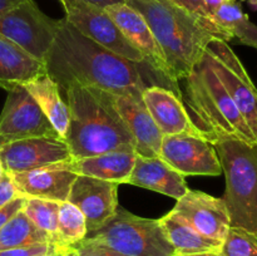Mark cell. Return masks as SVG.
I'll return each instance as SVG.
<instances>
[{"mask_svg":"<svg viewBox=\"0 0 257 256\" xmlns=\"http://www.w3.org/2000/svg\"><path fill=\"white\" fill-rule=\"evenodd\" d=\"M24 2H27V0H0V13L12 9V8L17 7Z\"/></svg>","mask_w":257,"mask_h":256,"instance_id":"35","label":"cell"},{"mask_svg":"<svg viewBox=\"0 0 257 256\" xmlns=\"http://www.w3.org/2000/svg\"><path fill=\"white\" fill-rule=\"evenodd\" d=\"M77 176L70 160L29 172L12 173L10 177L19 196L62 203L68 201L70 188Z\"/></svg>","mask_w":257,"mask_h":256,"instance_id":"16","label":"cell"},{"mask_svg":"<svg viewBox=\"0 0 257 256\" xmlns=\"http://www.w3.org/2000/svg\"><path fill=\"white\" fill-rule=\"evenodd\" d=\"M85 240L100 243L123 256H175L160 218H145L118 207L102 227L90 231Z\"/></svg>","mask_w":257,"mask_h":256,"instance_id":"6","label":"cell"},{"mask_svg":"<svg viewBox=\"0 0 257 256\" xmlns=\"http://www.w3.org/2000/svg\"><path fill=\"white\" fill-rule=\"evenodd\" d=\"M143 102L163 136L191 133L203 136L186 109L185 100L173 90L150 85L142 92Z\"/></svg>","mask_w":257,"mask_h":256,"instance_id":"18","label":"cell"},{"mask_svg":"<svg viewBox=\"0 0 257 256\" xmlns=\"http://www.w3.org/2000/svg\"><path fill=\"white\" fill-rule=\"evenodd\" d=\"M160 158L183 176H220L216 148L205 136L178 133L163 136Z\"/></svg>","mask_w":257,"mask_h":256,"instance_id":"10","label":"cell"},{"mask_svg":"<svg viewBox=\"0 0 257 256\" xmlns=\"http://www.w3.org/2000/svg\"><path fill=\"white\" fill-rule=\"evenodd\" d=\"M7 143H9V141L7 140V138H4L3 136H0V148L3 147V146H5Z\"/></svg>","mask_w":257,"mask_h":256,"instance_id":"41","label":"cell"},{"mask_svg":"<svg viewBox=\"0 0 257 256\" xmlns=\"http://www.w3.org/2000/svg\"><path fill=\"white\" fill-rule=\"evenodd\" d=\"M142 14L162 49L173 82L186 79L217 39L196 15L173 0H127Z\"/></svg>","mask_w":257,"mask_h":256,"instance_id":"3","label":"cell"},{"mask_svg":"<svg viewBox=\"0 0 257 256\" xmlns=\"http://www.w3.org/2000/svg\"><path fill=\"white\" fill-rule=\"evenodd\" d=\"M137 156L133 147H119L90 157L72 160V168L77 175L100 178L120 185L127 183Z\"/></svg>","mask_w":257,"mask_h":256,"instance_id":"20","label":"cell"},{"mask_svg":"<svg viewBox=\"0 0 257 256\" xmlns=\"http://www.w3.org/2000/svg\"><path fill=\"white\" fill-rule=\"evenodd\" d=\"M176 4H178L180 7L185 8L186 10H188L190 13H192L193 15L201 19L203 22V24L207 27V29L215 35L217 39L225 40V42H230V38L227 37V34L222 32L220 28L216 25V23L213 22L212 17L210 15V13L206 9L205 4H203V0H173Z\"/></svg>","mask_w":257,"mask_h":256,"instance_id":"29","label":"cell"},{"mask_svg":"<svg viewBox=\"0 0 257 256\" xmlns=\"http://www.w3.org/2000/svg\"><path fill=\"white\" fill-rule=\"evenodd\" d=\"M0 136L9 142L35 137L60 138L24 85L8 92L0 114Z\"/></svg>","mask_w":257,"mask_h":256,"instance_id":"11","label":"cell"},{"mask_svg":"<svg viewBox=\"0 0 257 256\" xmlns=\"http://www.w3.org/2000/svg\"><path fill=\"white\" fill-rule=\"evenodd\" d=\"M78 256H123L112 248L89 240H83L74 246Z\"/></svg>","mask_w":257,"mask_h":256,"instance_id":"31","label":"cell"},{"mask_svg":"<svg viewBox=\"0 0 257 256\" xmlns=\"http://www.w3.org/2000/svg\"><path fill=\"white\" fill-rule=\"evenodd\" d=\"M160 221L168 241L175 248L176 255L218 252L222 246V241L202 235L195 230L187 221L172 211L160 218Z\"/></svg>","mask_w":257,"mask_h":256,"instance_id":"23","label":"cell"},{"mask_svg":"<svg viewBox=\"0 0 257 256\" xmlns=\"http://www.w3.org/2000/svg\"><path fill=\"white\" fill-rule=\"evenodd\" d=\"M54 252H55V251H54ZM44 256H47V255H44Z\"/></svg>","mask_w":257,"mask_h":256,"instance_id":"43","label":"cell"},{"mask_svg":"<svg viewBox=\"0 0 257 256\" xmlns=\"http://www.w3.org/2000/svg\"><path fill=\"white\" fill-rule=\"evenodd\" d=\"M87 222L82 211L73 203L62 202L58 213V246L60 250L74 247L87 236Z\"/></svg>","mask_w":257,"mask_h":256,"instance_id":"26","label":"cell"},{"mask_svg":"<svg viewBox=\"0 0 257 256\" xmlns=\"http://www.w3.org/2000/svg\"><path fill=\"white\" fill-rule=\"evenodd\" d=\"M65 250H67V248H65ZM65 250H58V251H55V252L49 253V255H47V256H64Z\"/></svg>","mask_w":257,"mask_h":256,"instance_id":"40","label":"cell"},{"mask_svg":"<svg viewBox=\"0 0 257 256\" xmlns=\"http://www.w3.org/2000/svg\"><path fill=\"white\" fill-rule=\"evenodd\" d=\"M65 18L84 37L114 54L136 63H147L142 53L131 44L105 9L82 0H62Z\"/></svg>","mask_w":257,"mask_h":256,"instance_id":"9","label":"cell"},{"mask_svg":"<svg viewBox=\"0 0 257 256\" xmlns=\"http://www.w3.org/2000/svg\"><path fill=\"white\" fill-rule=\"evenodd\" d=\"M127 183L170 196L177 201L190 190L185 176L160 157L137 156Z\"/></svg>","mask_w":257,"mask_h":256,"instance_id":"19","label":"cell"},{"mask_svg":"<svg viewBox=\"0 0 257 256\" xmlns=\"http://www.w3.org/2000/svg\"><path fill=\"white\" fill-rule=\"evenodd\" d=\"M19 195L15 190L12 177H10V175L4 172V175L0 178V208L4 207L7 203H9L10 201L14 200Z\"/></svg>","mask_w":257,"mask_h":256,"instance_id":"32","label":"cell"},{"mask_svg":"<svg viewBox=\"0 0 257 256\" xmlns=\"http://www.w3.org/2000/svg\"><path fill=\"white\" fill-rule=\"evenodd\" d=\"M185 80L187 103L196 117V127L211 143L222 138H237L257 146L252 131L208 64L205 53Z\"/></svg>","mask_w":257,"mask_h":256,"instance_id":"4","label":"cell"},{"mask_svg":"<svg viewBox=\"0 0 257 256\" xmlns=\"http://www.w3.org/2000/svg\"><path fill=\"white\" fill-rule=\"evenodd\" d=\"M70 112L65 143L73 160L90 157L119 147H133L135 141L113 103L109 92L70 84L63 90Z\"/></svg>","mask_w":257,"mask_h":256,"instance_id":"2","label":"cell"},{"mask_svg":"<svg viewBox=\"0 0 257 256\" xmlns=\"http://www.w3.org/2000/svg\"><path fill=\"white\" fill-rule=\"evenodd\" d=\"M105 12L114 20L117 27L124 34V37L130 40L131 44L142 53L146 62L151 67L155 68L156 70L166 75L168 79L172 80L170 68L166 62L162 49L158 45L152 30L148 27L147 22L142 17V14L125 3L107 7Z\"/></svg>","mask_w":257,"mask_h":256,"instance_id":"17","label":"cell"},{"mask_svg":"<svg viewBox=\"0 0 257 256\" xmlns=\"http://www.w3.org/2000/svg\"><path fill=\"white\" fill-rule=\"evenodd\" d=\"M59 2H62V0H59Z\"/></svg>","mask_w":257,"mask_h":256,"instance_id":"44","label":"cell"},{"mask_svg":"<svg viewBox=\"0 0 257 256\" xmlns=\"http://www.w3.org/2000/svg\"><path fill=\"white\" fill-rule=\"evenodd\" d=\"M73 160L62 138L35 137L13 141L0 148V162L5 173H22Z\"/></svg>","mask_w":257,"mask_h":256,"instance_id":"12","label":"cell"},{"mask_svg":"<svg viewBox=\"0 0 257 256\" xmlns=\"http://www.w3.org/2000/svg\"><path fill=\"white\" fill-rule=\"evenodd\" d=\"M226 178L225 201L231 227L257 235V146L222 138L212 143Z\"/></svg>","mask_w":257,"mask_h":256,"instance_id":"5","label":"cell"},{"mask_svg":"<svg viewBox=\"0 0 257 256\" xmlns=\"http://www.w3.org/2000/svg\"><path fill=\"white\" fill-rule=\"evenodd\" d=\"M25 200L27 197H23V196H18L14 200L10 201L9 203L4 206V207L0 208V228L10 220L14 215H17L19 211L23 210V206H24Z\"/></svg>","mask_w":257,"mask_h":256,"instance_id":"33","label":"cell"},{"mask_svg":"<svg viewBox=\"0 0 257 256\" xmlns=\"http://www.w3.org/2000/svg\"><path fill=\"white\" fill-rule=\"evenodd\" d=\"M68 202L82 211L88 232L94 231L112 218L119 207L118 183L78 175L70 188Z\"/></svg>","mask_w":257,"mask_h":256,"instance_id":"13","label":"cell"},{"mask_svg":"<svg viewBox=\"0 0 257 256\" xmlns=\"http://www.w3.org/2000/svg\"><path fill=\"white\" fill-rule=\"evenodd\" d=\"M240 2H246L250 4V7L252 8L253 10H257V0H240Z\"/></svg>","mask_w":257,"mask_h":256,"instance_id":"39","label":"cell"},{"mask_svg":"<svg viewBox=\"0 0 257 256\" xmlns=\"http://www.w3.org/2000/svg\"><path fill=\"white\" fill-rule=\"evenodd\" d=\"M172 212L187 221L202 235L222 242L231 227L225 201L201 191L188 190L177 201Z\"/></svg>","mask_w":257,"mask_h":256,"instance_id":"15","label":"cell"},{"mask_svg":"<svg viewBox=\"0 0 257 256\" xmlns=\"http://www.w3.org/2000/svg\"><path fill=\"white\" fill-rule=\"evenodd\" d=\"M45 68L60 92L70 84L94 87L109 93L143 92L150 85H161L183 98L178 83L168 79L148 63L131 62L105 49L65 19H59Z\"/></svg>","mask_w":257,"mask_h":256,"instance_id":"1","label":"cell"},{"mask_svg":"<svg viewBox=\"0 0 257 256\" xmlns=\"http://www.w3.org/2000/svg\"><path fill=\"white\" fill-rule=\"evenodd\" d=\"M175 256H220L218 252H198V253H190V255H175Z\"/></svg>","mask_w":257,"mask_h":256,"instance_id":"37","label":"cell"},{"mask_svg":"<svg viewBox=\"0 0 257 256\" xmlns=\"http://www.w3.org/2000/svg\"><path fill=\"white\" fill-rule=\"evenodd\" d=\"M213 22L231 40L257 49V25L243 13L238 0H223L212 14Z\"/></svg>","mask_w":257,"mask_h":256,"instance_id":"24","label":"cell"},{"mask_svg":"<svg viewBox=\"0 0 257 256\" xmlns=\"http://www.w3.org/2000/svg\"><path fill=\"white\" fill-rule=\"evenodd\" d=\"M58 24L59 20L44 14L34 0L0 13V35L44 64L55 40Z\"/></svg>","mask_w":257,"mask_h":256,"instance_id":"7","label":"cell"},{"mask_svg":"<svg viewBox=\"0 0 257 256\" xmlns=\"http://www.w3.org/2000/svg\"><path fill=\"white\" fill-rule=\"evenodd\" d=\"M54 251H58V248L52 243H38L28 247L0 250V256H44Z\"/></svg>","mask_w":257,"mask_h":256,"instance_id":"30","label":"cell"},{"mask_svg":"<svg viewBox=\"0 0 257 256\" xmlns=\"http://www.w3.org/2000/svg\"><path fill=\"white\" fill-rule=\"evenodd\" d=\"M223 0H203V4H205L206 9L210 13V15L212 17L213 13L217 10V8L222 4Z\"/></svg>","mask_w":257,"mask_h":256,"instance_id":"36","label":"cell"},{"mask_svg":"<svg viewBox=\"0 0 257 256\" xmlns=\"http://www.w3.org/2000/svg\"><path fill=\"white\" fill-rule=\"evenodd\" d=\"M59 202L42 198H27L23 212L30 218L33 223L44 231L50 238L52 245H54L58 250V213H59Z\"/></svg>","mask_w":257,"mask_h":256,"instance_id":"27","label":"cell"},{"mask_svg":"<svg viewBox=\"0 0 257 256\" xmlns=\"http://www.w3.org/2000/svg\"><path fill=\"white\" fill-rule=\"evenodd\" d=\"M52 243L44 231L38 228L24 212L19 211L0 228V250Z\"/></svg>","mask_w":257,"mask_h":256,"instance_id":"25","label":"cell"},{"mask_svg":"<svg viewBox=\"0 0 257 256\" xmlns=\"http://www.w3.org/2000/svg\"><path fill=\"white\" fill-rule=\"evenodd\" d=\"M82 2L88 3V4H92L95 5V7H99L105 9L107 7H110V5H114V4H123L125 3L127 0H82Z\"/></svg>","mask_w":257,"mask_h":256,"instance_id":"34","label":"cell"},{"mask_svg":"<svg viewBox=\"0 0 257 256\" xmlns=\"http://www.w3.org/2000/svg\"><path fill=\"white\" fill-rule=\"evenodd\" d=\"M47 74L45 64L0 35V88L7 92Z\"/></svg>","mask_w":257,"mask_h":256,"instance_id":"21","label":"cell"},{"mask_svg":"<svg viewBox=\"0 0 257 256\" xmlns=\"http://www.w3.org/2000/svg\"><path fill=\"white\" fill-rule=\"evenodd\" d=\"M113 103L132 135L136 152L142 157H160L163 135L148 112L142 92L110 93Z\"/></svg>","mask_w":257,"mask_h":256,"instance_id":"14","label":"cell"},{"mask_svg":"<svg viewBox=\"0 0 257 256\" xmlns=\"http://www.w3.org/2000/svg\"><path fill=\"white\" fill-rule=\"evenodd\" d=\"M24 87L34 98L60 138L65 140L69 128L70 112L67 102L63 99L59 85L47 73L30 80Z\"/></svg>","mask_w":257,"mask_h":256,"instance_id":"22","label":"cell"},{"mask_svg":"<svg viewBox=\"0 0 257 256\" xmlns=\"http://www.w3.org/2000/svg\"><path fill=\"white\" fill-rule=\"evenodd\" d=\"M220 256H257V235L237 227H230Z\"/></svg>","mask_w":257,"mask_h":256,"instance_id":"28","label":"cell"},{"mask_svg":"<svg viewBox=\"0 0 257 256\" xmlns=\"http://www.w3.org/2000/svg\"><path fill=\"white\" fill-rule=\"evenodd\" d=\"M64 256H78L77 250H75L74 247L67 248V250H65V252H64Z\"/></svg>","mask_w":257,"mask_h":256,"instance_id":"38","label":"cell"},{"mask_svg":"<svg viewBox=\"0 0 257 256\" xmlns=\"http://www.w3.org/2000/svg\"><path fill=\"white\" fill-rule=\"evenodd\" d=\"M4 175V170H3V166H2V162H0V178H2V176Z\"/></svg>","mask_w":257,"mask_h":256,"instance_id":"42","label":"cell"},{"mask_svg":"<svg viewBox=\"0 0 257 256\" xmlns=\"http://www.w3.org/2000/svg\"><path fill=\"white\" fill-rule=\"evenodd\" d=\"M205 57L236 103L257 141V88L227 42L213 39Z\"/></svg>","mask_w":257,"mask_h":256,"instance_id":"8","label":"cell"}]
</instances>
